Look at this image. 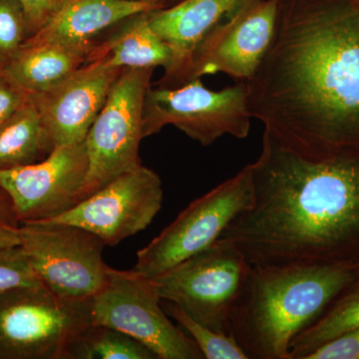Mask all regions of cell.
<instances>
[{
	"mask_svg": "<svg viewBox=\"0 0 359 359\" xmlns=\"http://www.w3.org/2000/svg\"><path fill=\"white\" fill-rule=\"evenodd\" d=\"M252 119L245 82L214 91L202 79L174 87L148 90L144 102V138L168 125L176 127L208 147L224 135L237 139L249 136Z\"/></svg>",
	"mask_w": 359,
	"mask_h": 359,
	"instance_id": "obj_7",
	"label": "cell"
},
{
	"mask_svg": "<svg viewBox=\"0 0 359 359\" xmlns=\"http://www.w3.org/2000/svg\"><path fill=\"white\" fill-rule=\"evenodd\" d=\"M0 224L6 226L20 228V224L16 218L13 202L8 194L0 186Z\"/></svg>",
	"mask_w": 359,
	"mask_h": 359,
	"instance_id": "obj_28",
	"label": "cell"
},
{
	"mask_svg": "<svg viewBox=\"0 0 359 359\" xmlns=\"http://www.w3.org/2000/svg\"><path fill=\"white\" fill-rule=\"evenodd\" d=\"M53 150L32 98L0 122V172L39 163Z\"/></svg>",
	"mask_w": 359,
	"mask_h": 359,
	"instance_id": "obj_19",
	"label": "cell"
},
{
	"mask_svg": "<svg viewBox=\"0 0 359 359\" xmlns=\"http://www.w3.org/2000/svg\"><path fill=\"white\" fill-rule=\"evenodd\" d=\"M250 115L311 159L359 152V0H283Z\"/></svg>",
	"mask_w": 359,
	"mask_h": 359,
	"instance_id": "obj_1",
	"label": "cell"
},
{
	"mask_svg": "<svg viewBox=\"0 0 359 359\" xmlns=\"http://www.w3.org/2000/svg\"><path fill=\"white\" fill-rule=\"evenodd\" d=\"M242 0H181L178 4L149 13L151 27L170 47L171 67L157 87H178L194 51L205 35Z\"/></svg>",
	"mask_w": 359,
	"mask_h": 359,
	"instance_id": "obj_16",
	"label": "cell"
},
{
	"mask_svg": "<svg viewBox=\"0 0 359 359\" xmlns=\"http://www.w3.org/2000/svg\"><path fill=\"white\" fill-rule=\"evenodd\" d=\"M171 49L151 27L149 13L133 14L101 37L90 52L89 62L120 69L171 67Z\"/></svg>",
	"mask_w": 359,
	"mask_h": 359,
	"instance_id": "obj_17",
	"label": "cell"
},
{
	"mask_svg": "<svg viewBox=\"0 0 359 359\" xmlns=\"http://www.w3.org/2000/svg\"><path fill=\"white\" fill-rule=\"evenodd\" d=\"M254 200L221 238L252 266L359 263V152L311 159L264 131Z\"/></svg>",
	"mask_w": 359,
	"mask_h": 359,
	"instance_id": "obj_2",
	"label": "cell"
},
{
	"mask_svg": "<svg viewBox=\"0 0 359 359\" xmlns=\"http://www.w3.org/2000/svg\"><path fill=\"white\" fill-rule=\"evenodd\" d=\"M254 200L250 165L191 203L159 235L137 252L131 269L154 278L222 237L229 224Z\"/></svg>",
	"mask_w": 359,
	"mask_h": 359,
	"instance_id": "obj_6",
	"label": "cell"
},
{
	"mask_svg": "<svg viewBox=\"0 0 359 359\" xmlns=\"http://www.w3.org/2000/svg\"><path fill=\"white\" fill-rule=\"evenodd\" d=\"M250 269L237 244L219 238L152 280L162 301L173 302L205 327L229 334Z\"/></svg>",
	"mask_w": 359,
	"mask_h": 359,
	"instance_id": "obj_4",
	"label": "cell"
},
{
	"mask_svg": "<svg viewBox=\"0 0 359 359\" xmlns=\"http://www.w3.org/2000/svg\"><path fill=\"white\" fill-rule=\"evenodd\" d=\"M39 285L42 283L21 245L0 248V294Z\"/></svg>",
	"mask_w": 359,
	"mask_h": 359,
	"instance_id": "obj_24",
	"label": "cell"
},
{
	"mask_svg": "<svg viewBox=\"0 0 359 359\" xmlns=\"http://www.w3.org/2000/svg\"><path fill=\"white\" fill-rule=\"evenodd\" d=\"M20 245L29 257L40 282L69 301H88L105 285L109 266L106 247L91 231L62 223L22 224Z\"/></svg>",
	"mask_w": 359,
	"mask_h": 359,
	"instance_id": "obj_10",
	"label": "cell"
},
{
	"mask_svg": "<svg viewBox=\"0 0 359 359\" xmlns=\"http://www.w3.org/2000/svg\"><path fill=\"white\" fill-rule=\"evenodd\" d=\"M165 1H166V0H165Z\"/></svg>",
	"mask_w": 359,
	"mask_h": 359,
	"instance_id": "obj_31",
	"label": "cell"
},
{
	"mask_svg": "<svg viewBox=\"0 0 359 359\" xmlns=\"http://www.w3.org/2000/svg\"><path fill=\"white\" fill-rule=\"evenodd\" d=\"M63 1L65 0H20L25 7L29 37L46 25Z\"/></svg>",
	"mask_w": 359,
	"mask_h": 359,
	"instance_id": "obj_27",
	"label": "cell"
},
{
	"mask_svg": "<svg viewBox=\"0 0 359 359\" xmlns=\"http://www.w3.org/2000/svg\"><path fill=\"white\" fill-rule=\"evenodd\" d=\"M30 102V94L9 76L0 66V122Z\"/></svg>",
	"mask_w": 359,
	"mask_h": 359,
	"instance_id": "obj_26",
	"label": "cell"
},
{
	"mask_svg": "<svg viewBox=\"0 0 359 359\" xmlns=\"http://www.w3.org/2000/svg\"><path fill=\"white\" fill-rule=\"evenodd\" d=\"M161 301L152 278L109 266L105 285L90 299L92 320L138 340L158 359H204L190 335L168 318Z\"/></svg>",
	"mask_w": 359,
	"mask_h": 359,
	"instance_id": "obj_9",
	"label": "cell"
},
{
	"mask_svg": "<svg viewBox=\"0 0 359 359\" xmlns=\"http://www.w3.org/2000/svg\"><path fill=\"white\" fill-rule=\"evenodd\" d=\"M123 70L99 62L86 63L52 88L30 94L54 149L86 139Z\"/></svg>",
	"mask_w": 359,
	"mask_h": 359,
	"instance_id": "obj_14",
	"label": "cell"
},
{
	"mask_svg": "<svg viewBox=\"0 0 359 359\" xmlns=\"http://www.w3.org/2000/svg\"><path fill=\"white\" fill-rule=\"evenodd\" d=\"M20 228L0 224V248L20 245Z\"/></svg>",
	"mask_w": 359,
	"mask_h": 359,
	"instance_id": "obj_29",
	"label": "cell"
},
{
	"mask_svg": "<svg viewBox=\"0 0 359 359\" xmlns=\"http://www.w3.org/2000/svg\"><path fill=\"white\" fill-rule=\"evenodd\" d=\"M65 359H158L128 334L103 325H87L65 351Z\"/></svg>",
	"mask_w": 359,
	"mask_h": 359,
	"instance_id": "obj_21",
	"label": "cell"
},
{
	"mask_svg": "<svg viewBox=\"0 0 359 359\" xmlns=\"http://www.w3.org/2000/svg\"><path fill=\"white\" fill-rule=\"evenodd\" d=\"M88 301H69L43 285L0 294V359H65L80 330L92 325Z\"/></svg>",
	"mask_w": 359,
	"mask_h": 359,
	"instance_id": "obj_5",
	"label": "cell"
},
{
	"mask_svg": "<svg viewBox=\"0 0 359 359\" xmlns=\"http://www.w3.org/2000/svg\"><path fill=\"white\" fill-rule=\"evenodd\" d=\"M166 7L165 0H65L25 43L90 47L125 18Z\"/></svg>",
	"mask_w": 359,
	"mask_h": 359,
	"instance_id": "obj_15",
	"label": "cell"
},
{
	"mask_svg": "<svg viewBox=\"0 0 359 359\" xmlns=\"http://www.w3.org/2000/svg\"><path fill=\"white\" fill-rule=\"evenodd\" d=\"M358 280L354 264L252 266L229 334L248 359H290L292 339Z\"/></svg>",
	"mask_w": 359,
	"mask_h": 359,
	"instance_id": "obj_3",
	"label": "cell"
},
{
	"mask_svg": "<svg viewBox=\"0 0 359 359\" xmlns=\"http://www.w3.org/2000/svg\"><path fill=\"white\" fill-rule=\"evenodd\" d=\"M356 271H358V275L359 273V263L355 264Z\"/></svg>",
	"mask_w": 359,
	"mask_h": 359,
	"instance_id": "obj_30",
	"label": "cell"
},
{
	"mask_svg": "<svg viewBox=\"0 0 359 359\" xmlns=\"http://www.w3.org/2000/svg\"><path fill=\"white\" fill-rule=\"evenodd\" d=\"M306 359H359V327L325 342Z\"/></svg>",
	"mask_w": 359,
	"mask_h": 359,
	"instance_id": "obj_25",
	"label": "cell"
},
{
	"mask_svg": "<svg viewBox=\"0 0 359 359\" xmlns=\"http://www.w3.org/2000/svg\"><path fill=\"white\" fill-rule=\"evenodd\" d=\"M162 203L159 175L142 164L120 175L65 214L43 222L74 224L114 247L145 230L160 212Z\"/></svg>",
	"mask_w": 359,
	"mask_h": 359,
	"instance_id": "obj_12",
	"label": "cell"
},
{
	"mask_svg": "<svg viewBox=\"0 0 359 359\" xmlns=\"http://www.w3.org/2000/svg\"><path fill=\"white\" fill-rule=\"evenodd\" d=\"M359 327V285L356 282L327 309L313 325L292 339L290 359H306L325 342Z\"/></svg>",
	"mask_w": 359,
	"mask_h": 359,
	"instance_id": "obj_20",
	"label": "cell"
},
{
	"mask_svg": "<svg viewBox=\"0 0 359 359\" xmlns=\"http://www.w3.org/2000/svg\"><path fill=\"white\" fill-rule=\"evenodd\" d=\"M164 311L174 318L199 347L205 359H248L231 334L216 332L194 320L192 316L173 302H167Z\"/></svg>",
	"mask_w": 359,
	"mask_h": 359,
	"instance_id": "obj_22",
	"label": "cell"
},
{
	"mask_svg": "<svg viewBox=\"0 0 359 359\" xmlns=\"http://www.w3.org/2000/svg\"><path fill=\"white\" fill-rule=\"evenodd\" d=\"M27 21L20 0H0V66L4 67L28 39Z\"/></svg>",
	"mask_w": 359,
	"mask_h": 359,
	"instance_id": "obj_23",
	"label": "cell"
},
{
	"mask_svg": "<svg viewBox=\"0 0 359 359\" xmlns=\"http://www.w3.org/2000/svg\"><path fill=\"white\" fill-rule=\"evenodd\" d=\"M153 68L124 69L87 134L89 169L80 202L120 175L141 166L143 109ZM79 202V203H80Z\"/></svg>",
	"mask_w": 359,
	"mask_h": 359,
	"instance_id": "obj_8",
	"label": "cell"
},
{
	"mask_svg": "<svg viewBox=\"0 0 359 359\" xmlns=\"http://www.w3.org/2000/svg\"><path fill=\"white\" fill-rule=\"evenodd\" d=\"M88 169L84 140L55 148L35 164L0 172V186L8 194L20 224L39 223L79 204Z\"/></svg>",
	"mask_w": 359,
	"mask_h": 359,
	"instance_id": "obj_13",
	"label": "cell"
},
{
	"mask_svg": "<svg viewBox=\"0 0 359 359\" xmlns=\"http://www.w3.org/2000/svg\"><path fill=\"white\" fill-rule=\"evenodd\" d=\"M283 0H242L194 51L181 85L224 73L249 81L273 41Z\"/></svg>",
	"mask_w": 359,
	"mask_h": 359,
	"instance_id": "obj_11",
	"label": "cell"
},
{
	"mask_svg": "<svg viewBox=\"0 0 359 359\" xmlns=\"http://www.w3.org/2000/svg\"><path fill=\"white\" fill-rule=\"evenodd\" d=\"M92 48L54 43H23L4 66L21 88L39 94L86 65Z\"/></svg>",
	"mask_w": 359,
	"mask_h": 359,
	"instance_id": "obj_18",
	"label": "cell"
}]
</instances>
